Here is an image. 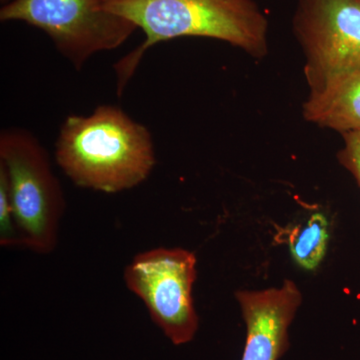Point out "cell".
Masks as SVG:
<instances>
[{
  "label": "cell",
  "instance_id": "ba28073f",
  "mask_svg": "<svg viewBox=\"0 0 360 360\" xmlns=\"http://www.w3.org/2000/svg\"><path fill=\"white\" fill-rule=\"evenodd\" d=\"M302 116L312 124L341 134L360 131V70L338 75L321 89L309 90Z\"/></svg>",
  "mask_w": 360,
  "mask_h": 360
},
{
  "label": "cell",
  "instance_id": "30bf717a",
  "mask_svg": "<svg viewBox=\"0 0 360 360\" xmlns=\"http://www.w3.org/2000/svg\"><path fill=\"white\" fill-rule=\"evenodd\" d=\"M0 245L4 248L23 246L22 238L14 219L6 172L0 167Z\"/></svg>",
  "mask_w": 360,
  "mask_h": 360
},
{
  "label": "cell",
  "instance_id": "3957f363",
  "mask_svg": "<svg viewBox=\"0 0 360 360\" xmlns=\"http://www.w3.org/2000/svg\"><path fill=\"white\" fill-rule=\"evenodd\" d=\"M0 167L6 172L23 246L40 255L51 253L58 245L65 198L46 151L25 129L4 130Z\"/></svg>",
  "mask_w": 360,
  "mask_h": 360
},
{
  "label": "cell",
  "instance_id": "6da1fadb",
  "mask_svg": "<svg viewBox=\"0 0 360 360\" xmlns=\"http://www.w3.org/2000/svg\"><path fill=\"white\" fill-rule=\"evenodd\" d=\"M103 4L146 34L143 44L116 65L118 89L150 47L177 37L221 40L253 58L269 52V20L255 0H103Z\"/></svg>",
  "mask_w": 360,
  "mask_h": 360
},
{
  "label": "cell",
  "instance_id": "52a82bcc",
  "mask_svg": "<svg viewBox=\"0 0 360 360\" xmlns=\"http://www.w3.org/2000/svg\"><path fill=\"white\" fill-rule=\"evenodd\" d=\"M236 300L246 326L241 360H279L288 347V329L302 295L295 281L286 279L281 288L239 290Z\"/></svg>",
  "mask_w": 360,
  "mask_h": 360
},
{
  "label": "cell",
  "instance_id": "5b68a950",
  "mask_svg": "<svg viewBox=\"0 0 360 360\" xmlns=\"http://www.w3.org/2000/svg\"><path fill=\"white\" fill-rule=\"evenodd\" d=\"M196 264L191 251L158 248L137 255L123 274L127 288L144 303L153 321L174 345L191 342L198 330L193 298Z\"/></svg>",
  "mask_w": 360,
  "mask_h": 360
},
{
  "label": "cell",
  "instance_id": "9c48e42d",
  "mask_svg": "<svg viewBox=\"0 0 360 360\" xmlns=\"http://www.w3.org/2000/svg\"><path fill=\"white\" fill-rule=\"evenodd\" d=\"M329 236V222L322 213H314L298 224L288 238L293 262L307 271H314L326 257Z\"/></svg>",
  "mask_w": 360,
  "mask_h": 360
},
{
  "label": "cell",
  "instance_id": "8fae6325",
  "mask_svg": "<svg viewBox=\"0 0 360 360\" xmlns=\"http://www.w3.org/2000/svg\"><path fill=\"white\" fill-rule=\"evenodd\" d=\"M343 148L338 151V160L356 180L360 188V131L342 134Z\"/></svg>",
  "mask_w": 360,
  "mask_h": 360
},
{
  "label": "cell",
  "instance_id": "7a4b0ae2",
  "mask_svg": "<svg viewBox=\"0 0 360 360\" xmlns=\"http://www.w3.org/2000/svg\"><path fill=\"white\" fill-rule=\"evenodd\" d=\"M56 158L75 186L104 193L139 186L156 163L149 130L112 105L98 106L89 116H68Z\"/></svg>",
  "mask_w": 360,
  "mask_h": 360
},
{
  "label": "cell",
  "instance_id": "8992f818",
  "mask_svg": "<svg viewBox=\"0 0 360 360\" xmlns=\"http://www.w3.org/2000/svg\"><path fill=\"white\" fill-rule=\"evenodd\" d=\"M292 32L309 90L360 70V0H297Z\"/></svg>",
  "mask_w": 360,
  "mask_h": 360
},
{
  "label": "cell",
  "instance_id": "277c9868",
  "mask_svg": "<svg viewBox=\"0 0 360 360\" xmlns=\"http://www.w3.org/2000/svg\"><path fill=\"white\" fill-rule=\"evenodd\" d=\"M0 20L39 28L75 68L99 52L117 49L137 28L105 11L103 0H13L2 7Z\"/></svg>",
  "mask_w": 360,
  "mask_h": 360
}]
</instances>
